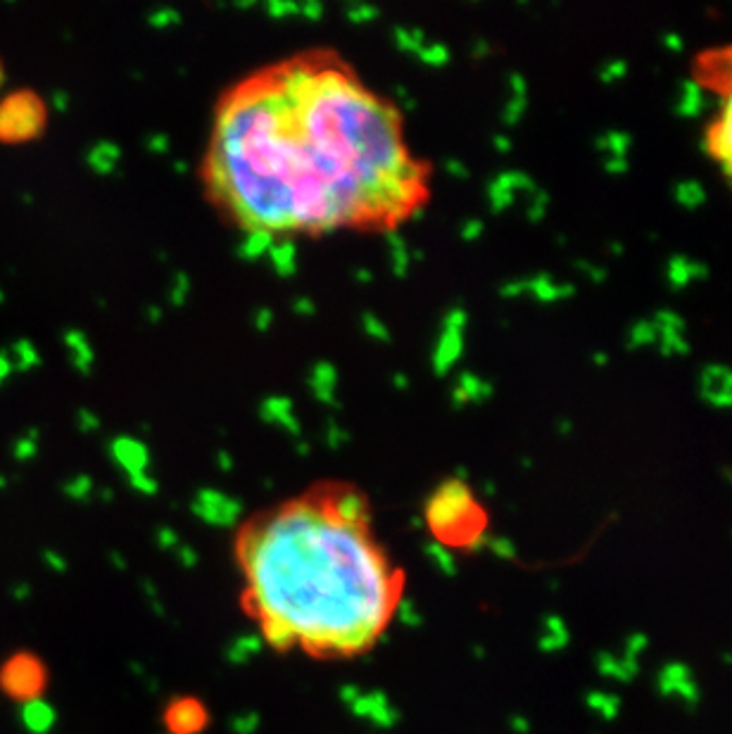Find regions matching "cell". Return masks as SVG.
<instances>
[{"label": "cell", "mask_w": 732, "mask_h": 734, "mask_svg": "<svg viewBox=\"0 0 732 734\" xmlns=\"http://www.w3.org/2000/svg\"><path fill=\"white\" fill-rule=\"evenodd\" d=\"M723 475H725V480H730V483H732V468H725Z\"/></svg>", "instance_id": "cell-52"}, {"label": "cell", "mask_w": 732, "mask_h": 734, "mask_svg": "<svg viewBox=\"0 0 732 734\" xmlns=\"http://www.w3.org/2000/svg\"><path fill=\"white\" fill-rule=\"evenodd\" d=\"M721 658H723V663H728V665H732V654H723V656H721Z\"/></svg>", "instance_id": "cell-51"}, {"label": "cell", "mask_w": 732, "mask_h": 734, "mask_svg": "<svg viewBox=\"0 0 732 734\" xmlns=\"http://www.w3.org/2000/svg\"><path fill=\"white\" fill-rule=\"evenodd\" d=\"M568 642H571V637L542 635V637H540V649H542V651H547V654H554V651H561V649H566Z\"/></svg>", "instance_id": "cell-32"}, {"label": "cell", "mask_w": 732, "mask_h": 734, "mask_svg": "<svg viewBox=\"0 0 732 734\" xmlns=\"http://www.w3.org/2000/svg\"><path fill=\"white\" fill-rule=\"evenodd\" d=\"M119 157H122V153H119L117 146H112V143H100V146L93 148V153L88 155V162H91V167L98 174H110V171H115V167L119 164Z\"/></svg>", "instance_id": "cell-19"}, {"label": "cell", "mask_w": 732, "mask_h": 734, "mask_svg": "<svg viewBox=\"0 0 732 734\" xmlns=\"http://www.w3.org/2000/svg\"><path fill=\"white\" fill-rule=\"evenodd\" d=\"M300 12H302L307 20H319V17L323 15V8L319 3H311V5H304V8H300Z\"/></svg>", "instance_id": "cell-42"}, {"label": "cell", "mask_w": 732, "mask_h": 734, "mask_svg": "<svg viewBox=\"0 0 732 734\" xmlns=\"http://www.w3.org/2000/svg\"><path fill=\"white\" fill-rule=\"evenodd\" d=\"M663 43H666V45H668V48H673V50H680V48H682V41H680V38H677V36H675V34L666 36V41H663Z\"/></svg>", "instance_id": "cell-47"}, {"label": "cell", "mask_w": 732, "mask_h": 734, "mask_svg": "<svg viewBox=\"0 0 732 734\" xmlns=\"http://www.w3.org/2000/svg\"><path fill=\"white\" fill-rule=\"evenodd\" d=\"M483 233V224L481 221H469L464 228H461V236H464V240H476L478 236Z\"/></svg>", "instance_id": "cell-41"}, {"label": "cell", "mask_w": 732, "mask_h": 734, "mask_svg": "<svg viewBox=\"0 0 732 734\" xmlns=\"http://www.w3.org/2000/svg\"><path fill=\"white\" fill-rule=\"evenodd\" d=\"M390 243H393V264H395V274L404 276L407 267H409V260H407V245L404 240H400L395 233H390Z\"/></svg>", "instance_id": "cell-28"}, {"label": "cell", "mask_w": 732, "mask_h": 734, "mask_svg": "<svg viewBox=\"0 0 732 734\" xmlns=\"http://www.w3.org/2000/svg\"><path fill=\"white\" fill-rule=\"evenodd\" d=\"M626 74H628V64L623 62V59H611L607 67L602 69V74H599V76H602L604 83H611V81L623 79Z\"/></svg>", "instance_id": "cell-31"}, {"label": "cell", "mask_w": 732, "mask_h": 734, "mask_svg": "<svg viewBox=\"0 0 732 734\" xmlns=\"http://www.w3.org/2000/svg\"><path fill=\"white\" fill-rule=\"evenodd\" d=\"M418 57H421L425 64H430V67H440V64H447V59H449V50H447L445 45L433 43V45H428V48H421V52H418Z\"/></svg>", "instance_id": "cell-29"}, {"label": "cell", "mask_w": 732, "mask_h": 734, "mask_svg": "<svg viewBox=\"0 0 732 734\" xmlns=\"http://www.w3.org/2000/svg\"><path fill=\"white\" fill-rule=\"evenodd\" d=\"M425 521L440 544L478 551L488 542L485 516L464 480H447L425 504Z\"/></svg>", "instance_id": "cell-3"}, {"label": "cell", "mask_w": 732, "mask_h": 734, "mask_svg": "<svg viewBox=\"0 0 732 734\" xmlns=\"http://www.w3.org/2000/svg\"><path fill=\"white\" fill-rule=\"evenodd\" d=\"M269 15H274V20H281L283 15H293V12H300L297 5H288V3H272L267 5Z\"/></svg>", "instance_id": "cell-38"}, {"label": "cell", "mask_w": 732, "mask_h": 734, "mask_svg": "<svg viewBox=\"0 0 732 734\" xmlns=\"http://www.w3.org/2000/svg\"><path fill=\"white\" fill-rule=\"evenodd\" d=\"M704 110V95H701V88L694 81L682 83V95L680 102H677V114L680 117H697V114Z\"/></svg>", "instance_id": "cell-21"}, {"label": "cell", "mask_w": 732, "mask_h": 734, "mask_svg": "<svg viewBox=\"0 0 732 734\" xmlns=\"http://www.w3.org/2000/svg\"><path fill=\"white\" fill-rule=\"evenodd\" d=\"M176 22H178V12H174V10H162V12H155V15L150 17V24L157 29L171 27V24H176Z\"/></svg>", "instance_id": "cell-36"}, {"label": "cell", "mask_w": 732, "mask_h": 734, "mask_svg": "<svg viewBox=\"0 0 732 734\" xmlns=\"http://www.w3.org/2000/svg\"><path fill=\"white\" fill-rule=\"evenodd\" d=\"M649 342H656V328H654L652 321H640L635 323L633 330H630V347H642V345H649Z\"/></svg>", "instance_id": "cell-25"}, {"label": "cell", "mask_w": 732, "mask_h": 734, "mask_svg": "<svg viewBox=\"0 0 732 734\" xmlns=\"http://www.w3.org/2000/svg\"><path fill=\"white\" fill-rule=\"evenodd\" d=\"M544 635H554V637H571L568 633L566 623L559 616H547L544 618Z\"/></svg>", "instance_id": "cell-34"}, {"label": "cell", "mask_w": 732, "mask_h": 734, "mask_svg": "<svg viewBox=\"0 0 732 734\" xmlns=\"http://www.w3.org/2000/svg\"><path fill=\"white\" fill-rule=\"evenodd\" d=\"M67 340H69V347L74 350V362H76V366H79V369H81L83 373H86L88 369H91V364H93V350H91V345H88L86 338H83L81 333H71Z\"/></svg>", "instance_id": "cell-23"}, {"label": "cell", "mask_w": 732, "mask_h": 734, "mask_svg": "<svg viewBox=\"0 0 732 734\" xmlns=\"http://www.w3.org/2000/svg\"><path fill=\"white\" fill-rule=\"evenodd\" d=\"M0 83H3V67H0Z\"/></svg>", "instance_id": "cell-53"}, {"label": "cell", "mask_w": 732, "mask_h": 734, "mask_svg": "<svg viewBox=\"0 0 732 734\" xmlns=\"http://www.w3.org/2000/svg\"><path fill=\"white\" fill-rule=\"evenodd\" d=\"M110 452H112V456H115V461L131 475V478L146 473L148 447L141 440H134V437H117V440L110 444Z\"/></svg>", "instance_id": "cell-10"}, {"label": "cell", "mask_w": 732, "mask_h": 734, "mask_svg": "<svg viewBox=\"0 0 732 734\" xmlns=\"http://www.w3.org/2000/svg\"><path fill=\"white\" fill-rule=\"evenodd\" d=\"M526 290H530L540 299V302H556V299H563V297H568V295H573L571 285H556V283L551 281L547 274H542V276H537V278L528 281Z\"/></svg>", "instance_id": "cell-16"}, {"label": "cell", "mask_w": 732, "mask_h": 734, "mask_svg": "<svg viewBox=\"0 0 732 734\" xmlns=\"http://www.w3.org/2000/svg\"><path fill=\"white\" fill-rule=\"evenodd\" d=\"M176 281L178 283H176V288L171 290V299L176 304H181L185 299V295H188V290H190V281H188V276H185V274H176Z\"/></svg>", "instance_id": "cell-37"}, {"label": "cell", "mask_w": 732, "mask_h": 734, "mask_svg": "<svg viewBox=\"0 0 732 734\" xmlns=\"http://www.w3.org/2000/svg\"><path fill=\"white\" fill-rule=\"evenodd\" d=\"M514 727H519V730H521V732H526V730H528L526 720H514Z\"/></svg>", "instance_id": "cell-50"}, {"label": "cell", "mask_w": 732, "mask_h": 734, "mask_svg": "<svg viewBox=\"0 0 732 734\" xmlns=\"http://www.w3.org/2000/svg\"><path fill=\"white\" fill-rule=\"evenodd\" d=\"M269 255H272V262H274V269L279 271V276H283V278H288V276L295 274V267H297V252H295V245L293 243H281V245H274L272 250H269Z\"/></svg>", "instance_id": "cell-20"}, {"label": "cell", "mask_w": 732, "mask_h": 734, "mask_svg": "<svg viewBox=\"0 0 732 734\" xmlns=\"http://www.w3.org/2000/svg\"><path fill=\"white\" fill-rule=\"evenodd\" d=\"M585 703L590 711H595L607 723L616 720L618 713H621V699L616 694H607V691H587Z\"/></svg>", "instance_id": "cell-17"}, {"label": "cell", "mask_w": 732, "mask_h": 734, "mask_svg": "<svg viewBox=\"0 0 732 734\" xmlns=\"http://www.w3.org/2000/svg\"><path fill=\"white\" fill-rule=\"evenodd\" d=\"M701 395L713 407H732V371L709 366L701 373Z\"/></svg>", "instance_id": "cell-9"}, {"label": "cell", "mask_w": 732, "mask_h": 734, "mask_svg": "<svg viewBox=\"0 0 732 734\" xmlns=\"http://www.w3.org/2000/svg\"><path fill=\"white\" fill-rule=\"evenodd\" d=\"M492 549H495V553H500V556H504V558H514L516 556L514 544L509 542V539H502V537L492 542Z\"/></svg>", "instance_id": "cell-39"}, {"label": "cell", "mask_w": 732, "mask_h": 734, "mask_svg": "<svg viewBox=\"0 0 732 734\" xmlns=\"http://www.w3.org/2000/svg\"><path fill=\"white\" fill-rule=\"evenodd\" d=\"M207 183L248 233L395 221L423 197L400 112L328 59H293L224 100Z\"/></svg>", "instance_id": "cell-1"}, {"label": "cell", "mask_w": 732, "mask_h": 734, "mask_svg": "<svg viewBox=\"0 0 732 734\" xmlns=\"http://www.w3.org/2000/svg\"><path fill=\"white\" fill-rule=\"evenodd\" d=\"M523 110H526V93H514L512 102H509L507 110H504V124L514 126L521 119Z\"/></svg>", "instance_id": "cell-30"}, {"label": "cell", "mask_w": 732, "mask_h": 734, "mask_svg": "<svg viewBox=\"0 0 732 734\" xmlns=\"http://www.w3.org/2000/svg\"><path fill=\"white\" fill-rule=\"evenodd\" d=\"M243 611L276 651L355 658L388 633L404 573L376 542L350 487H321L245 523L236 539Z\"/></svg>", "instance_id": "cell-2"}, {"label": "cell", "mask_w": 732, "mask_h": 734, "mask_svg": "<svg viewBox=\"0 0 732 734\" xmlns=\"http://www.w3.org/2000/svg\"><path fill=\"white\" fill-rule=\"evenodd\" d=\"M209 723L205 703L193 696L174 699L164 711V727L171 734H200Z\"/></svg>", "instance_id": "cell-7"}, {"label": "cell", "mask_w": 732, "mask_h": 734, "mask_svg": "<svg viewBox=\"0 0 732 734\" xmlns=\"http://www.w3.org/2000/svg\"><path fill=\"white\" fill-rule=\"evenodd\" d=\"M630 136L628 134H607L602 141H597V148L604 150V153H611L618 160H626V153L630 148Z\"/></svg>", "instance_id": "cell-24"}, {"label": "cell", "mask_w": 732, "mask_h": 734, "mask_svg": "<svg viewBox=\"0 0 732 734\" xmlns=\"http://www.w3.org/2000/svg\"><path fill=\"white\" fill-rule=\"evenodd\" d=\"M595 665L602 677L616 679V682H623V684L635 679L640 672V661L626 658V656H614L611 651H599L595 658Z\"/></svg>", "instance_id": "cell-11"}, {"label": "cell", "mask_w": 732, "mask_h": 734, "mask_svg": "<svg viewBox=\"0 0 732 734\" xmlns=\"http://www.w3.org/2000/svg\"><path fill=\"white\" fill-rule=\"evenodd\" d=\"M378 17V10L376 8H369V5H359V8H350V12H347V20L355 22V24H362V22H371Z\"/></svg>", "instance_id": "cell-35"}, {"label": "cell", "mask_w": 732, "mask_h": 734, "mask_svg": "<svg viewBox=\"0 0 732 734\" xmlns=\"http://www.w3.org/2000/svg\"><path fill=\"white\" fill-rule=\"evenodd\" d=\"M335 385H338V373H335L333 364L321 362L311 369L309 388L319 402H323V404H335Z\"/></svg>", "instance_id": "cell-12"}, {"label": "cell", "mask_w": 732, "mask_h": 734, "mask_svg": "<svg viewBox=\"0 0 732 734\" xmlns=\"http://www.w3.org/2000/svg\"><path fill=\"white\" fill-rule=\"evenodd\" d=\"M447 169H449V174H452V176H461V178L469 176L466 167H464V164H457V162H447Z\"/></svg>", "instance_id": "cell-45"}, {"label": "cell", "mask_w": 732, "mask_h": 734, "mask_svg": "<svg viewBox=\"0 0 732 734\" xmlns=\"http://www.w3.org/2000/svg\"><path fill=\"white\" fill-rule=\"evenodd\" d=\"M45 126V107L31 91H15L0 100V141L24 143L41 136Z\"/></svg>", "instance_id": "cell-4"}, {"label": "cell", "mask_w": 732, "mask_h": 734, "mask_svg": "<svg viewBox=\"0 0 732 734\" xmlns=\"http://www.w3.org/2000/svg\"><path fill=\"white\" fill-rule=\"evenodd\" d=\"M607 362H609V357H607V354H595V364H597V366H604Z\"/></svg>", "instance_id": "cell-49"}, {"label": "cell", "mask_w": 732, "mask_h": 734, "mask_svg": "<svg viewBox=\"0 0 732 734\" xmlns=\"http://www.w3.org/2000/svg\"><path fill=\"white\" fill-rule=\"evenodd\" d=\"M649 649V637L645 633H630V637L626 640V649H623V656L633 661H640V656Z\"/></svg>", "instance_id": "cell-26"}, {"label": "cell", "mask_w": 732, "mask_h": 734, "mask_svg": "<svg viewBox=\"0 0 732 734\" xmlns=\"http://www.w3.org/2000/svg\"><path fill=\"white\" fill-rule=\"evenodd\" d=\"M656 687L661 696H677L685 706L689 708H697V703L701 701V691L699 684L694 682L692 670L685 663H666L656 675Z\"/></svg>", "instance_id": "cell-8"}, {"label": "cell", "mask_w": 732, "mask_h": 734, "mask_svg": "<svg viewBox=\"0 0 732 734\" xmlns=\"http://www.w3.org/2000/svg\"><path fill=\"white\" fill-rule=\"evenodd\" d=\"M364 330L371 335V338H376V340H390L386 326H383V323L378 321L376 316H371V314H364Z\"/></svg>", "instance_id": "cell-33"}, {"label": "cell", "mask_w": 732, "mask_h": 734, "mask_svg": "<svg viewBox=\"0 0 732 734\" xmlns=\"http://www.w3.org/2000/svg\"><path fill=\"white\" fill-rule=\"evenodd\" d=\"M395 36H397V45L402 48V50L407 52H414V55H418L423 48V36L418 31H407V29H395Z\"/></svg>", "instance_id": "cell-27"}, {"label": "cell", "mask_w": 732, "mask_h": 734, "mask_svg": "<svg viewBox=\"0 0 732 734\" xmlns=\"http://www.w3.org/2000/svg\"><path fill=\"white\" fill-rule=\"evenodd\" d=\"M262 418L267 423H279L286 430H290L293 435H300V425L295 416H293V402L286 397H272V400H264L260 409Z\"/></svg>", "instance_id": "cell-13"}, {"label": "cell", "mask_w": 732, "mask_h": 734, "mask_svg": "<svg viewBox=\"0 0 732 734\" xmlns=\"http://www.w3.org/2000/svg\"><path fill=\"white\" fill-rule=\"evenodd\" d=\"M48 684L45 665L38 656L20 651L0 665V691L22 703H38Z\"/></svg>", "instance_id": "cell-5"}, {"label": "cell", "mask_w": 732, "mask_h": 734, "mask_svg": "<svg viewBox=\"0 0 732 734\" xmlns=\"http://www.w3.org/2000/svg\"><path fill=\"white\" fill-rule=\"evenodd\" d=\"M675 200L685 209H697L706 202V190L697 181H682L675 188Z\"/></svg>", "instance_id": "cell-22"}, {"label": "cell", "mask_w": 732, "mask_h": 734, "mask_svg": "<svg viewBox=\"0 0 732 734\" xmlns=\"http://www.w3.org/2000/svg\"><path fill=\"white\" fill-rule=\"evenodd\" d=\"M295 311H300V314H314V304H311V299H297Z\"/></svg>", "instance_id": "cell-46"}, {"label": "cell", "mask_w": 732, "mask_h": 734, "mask_svg": "<svg viewBox=\"0 0 732 734\" xmlns=\"http://www.w3.org/2000/svg\"><path fill=\"white\" fill-rule=\"evenodd\" d=\"M607 169H609V174H623V171L628 169V162H626V160H618V157H611V160L607 162Z\"/></svg>", "instance_id": "cell-43"}, {"label": "cell", "mask_w": 732, "mask_h": 734, "mask_svg": "<svg viewBox=\"0 0 732 734\" xmlns=\"http://www.w3.org/2000/svg\"><path fill=\"white\" fill-rule=\"evenodd\" d=\"M580 269H583V271H585L587 276H590V278H595L597 283H602L604 276H607V274L602 271V269H595V267H590V264H585V262H580Z\"/></svg>", "instance_id": "cell-44"}, {"label": "cell", "mask_w": 732, "mask_h": 734, "mask_svg": "<svg viewBox=\"0 0 732 734\" xmlns=\"http://www.w3.org/2000/svg\"><path fill=\"white\" fill-rule=\"evenodd\" d=\"M495 146H497V148H500V150H502V153H509V148H512V143H509V141H507V138L497 136V138H495Z\"/></svg>", "instance_id": "cell-48"}, {"label": "cell", "mask_w": 732, "mask_h": 734, "mask_svg": "<svg viewBox=\"0 0 732 734\" xmlns=\"http://www.w3.org/2000/svg\"><path fill=\"white\" fill-rule=\"evenodd\" d=\"M272 318H274L272 311H269L267 306H262V309L257 311V316H255V326H257V330H269V326H272Z\"/></svg>", "instance_id": "cell-40"}, {"label": "cell", "mask_w": 732, "mask_h": 734, "mask_svg": "<svg viewBox=\"0 0 732 734\" xmlns=\"http://www.w3.org/2000/svg\"><path fill=\"white\" fill-rule=\"evenodd\" d=\"M466 311L461 306H454V309L447 311L445 316V328H442V335L435 345L433 352V369L437 376L447 373L452 369V364L461 357V350H464V328H466Z\"/></svg>", "instance_id": "cell-6"}, {"label": "cell", "mask_w": 732, "mask_h": 734, "mask_svg": "<svg viewBox=\"0 0 732 734\" xmlns=\"http://www.w3.org/2000/svg\"><path fill=\"white\" fill-rule=\"evenodd\" d=\"M492 395V388L490 383L481 381V378H476L473 373H464L459 381V388L454 390V404L461 407L466 400L471 402H483L488 400V397Z\"/></svg>", "instance_id": "cell-15"}, {"label": "cell", "mask_w": 732, "mask_h": 734, "mask_svg": "<svg viewBox=\"0 0 732 734\" xmlns=\"http://www.w3.org/2000/svg\"><path fill=\"white\" fill-rule=\"evenodd\" d=\"M709 276V269L699 262H692L687 257H673L668 264V281L673 288H682L687 285L689 281L694 278H706Z\"/></svg>", "instance_id": "cell-14"}, {"label": "cell", "mask_w": 732, "mask_h": 734, "mask_svg": "<svg viewBox=\"0 0 732 734\" xmlns=\"http://www.w3.org/2000/svg\"><path fill=\"white\" fill-rule=\"evenodd\" d=\"M274 248V236L267 231H250L248 236H245V240L241 243V248H238V252H241V257H245V260H260L262 255H267L269 250Z\"/></svg>", "instance_id": "cell-18"}]
</instances>
